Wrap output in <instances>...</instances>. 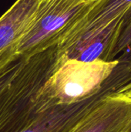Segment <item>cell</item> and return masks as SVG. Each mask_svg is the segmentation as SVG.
<instances>
[{"instance_id": "12", "label": "cell", "mask_w": 131, "mask_h": 132, "mask_svg": "<svg viewBox=\"0 0 131 132\" xmlns=\"http://www.w3.org/2000/svg\"><path fill=\"white\" fill-rule=\"evenodd\" d=\"M124 132H131V125L126 129V131Z\"/></svg>"}, {"instance_id": "2", "label": "cell", "mask_w": 131, "mask_h": 132, "mask_svg": "<svg viewBox=\"0 0 131 132\" xmlns=\"http://www.w3.org/2000/svg\"><path fill=\"white\" fill-rule=\"evenodd\" d=\"M97 0H40L33 19L18 43L16 52L28 58L58 46L73 25Z\"/></svg>"}, {"instance_id": "3", "label": "cell", "mask_w": 131, "mask_h": 132, "mask_svg": "<svg viewBox=\"0 0 131 132\" xmlns=\"http://www.w3.org/2000/svg\"><path fill=\"white\" fill-rule=\"evenodd\" d=\"M117 63V60L110 62L66 60L45 82L42 90L56 105L76 103L97 91Z\"/></svg>"}, {"instance_id": "6", "label": "cell", "mask_w": 131, "mask_h": 132, "mask_svg": "<svg viewBox=\"0 0 131 132\" xmlns=\"http://www.w3.org/2000/svg\"><path fill=\"white\" fill-rule=\"evenodd\" d=\"M40 0H16L0 17V77L22 57L17 45L34 17Z\"/></svg>"}, {"instance_id": "4", "label": "cell", "mask_w": 131, "mask_h": 132, "mask_svg": "<svg viewBox=\"0 0 131 132\" xmlns=\"http://www.w3.org/2000/svg\"><path fill=\"white\" fill-rule=\"evenodd\" d=\"M131 80V67L118 61L102 87L90 96L70 104H58L40 111L19 132H73L80 122L105 97Z\"/></svg>"}, {"instance_id": "11", "label": "cell", "mask_w": 131, "mask_h": 132, "mask_svg": "<svg viewBox=\"0 0 131 132\" xmlns=\"http://www.w3.org/2000/svg\"><path fill=\"white\" fill-rule=\"evenodd\" d=\"M117 94L131 99V80L124 87H122L118 91H117Z\"/></svg>"}, {"instance_id": "8", "label": "cell", "mask_w": 131, "mask_h": 132, "mask_svg": "<svg viewBox=\"0 0 131 132\" xmlns=\"http://www.w3.org/2000/svg\"><path fill=\"white\" fill-rule=\"evenodd\" d=\"M131 45V9L126 14L123 28L115 49L113 53V60H115L124 50Z\"/></svg>"}, {"instance_id": "5", "label": "cell", "mask_w": 131, "mask_h": 132, "mask_svg": "<svg viewBox=\"0 0 131 132\" xmlns=\"http://www.w3.org/2000/svg\"><path fill=\"white\" fill-rule=\"evenodd\" d=\"M131 9V0H97L63 37L57 48L65 60H79L91 50L100 36Z\"/></svg>"}, {"instance_id": "7", "label": "cell", "mask_w": 131, "mask_h": 132, "mask_svg": "<svg viewBox=\"0 0 131 132\" xmlns=\"http://www.w3.org/2000/svg\"><path fill=\"white\" fill-rule=\"evenodd\" d=\"M131 125V99L113 94L105 97L73 132H124Z\"/></svg>"}, {"instance_id": "1", "label": "cell", "mask_w": 131, "mask_h": 132, "mask_svg": "<svg viewBox=\"0 0 131 132\" xmlns=\"http://www.w3.org/2000/svg\"><path fill=\"white\" fill-rule=\"evenodd\" d=\"M63 61L57 46L25 60L0 97V132L21 131L40 111L56 105L42 87Z\"/></svg>"}, {"instance_id": "10", "label": "cell", "mask_w": 131, "mask_h": 132, "mask_svg": "<svg viewBox=\"0 0 131 132\" xmlns=\"http://www.w3.org/2000/svg\"><path fill=\"white\" fill-rule=\"evenodd\" d=\"M116 60H117L120 63H125L131 67V45L124 50Z\"/></svg>"}, {"instance_id": "9", "label": "cell", "mask_w": 131, "mask_h": 132, "mask_svg": "<svg viewBox=\"0 0 131 132\" xmlns=\"http://www.w3.org/2000/svg\"><path fill=\"white\" fill-rule=\"evenodd\" d=\"M25 59L22 58L21 60H19L16 64H15L10 70H8L5 73H4L1 77H0V97L2 94L4 93V91L7 89V87L9 86L20 68L24 63Z\"/></svg>"}]
</instances>
